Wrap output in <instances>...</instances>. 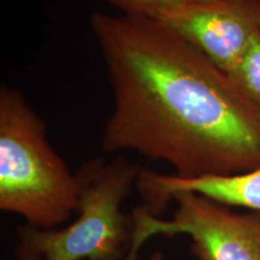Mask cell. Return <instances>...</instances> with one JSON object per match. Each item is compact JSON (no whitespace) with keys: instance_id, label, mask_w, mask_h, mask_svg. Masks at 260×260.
<instances>
[{"instance_id":"obj_1","label":"cell","mask_w":260,"mask_h":260,"mask_svg":"<svg viewBox=\"0 0 260 260\" xmlns=\"http://www.w3.org/2000/svg\"><path fill=\"white\" fill-rule=\"evenodd\" d=\"M113 92L102 147L170 164L176 176L260 167V111L225 71L153 18L90 16Z\"/></svg>"},{"instance_id":"obj_2","label":"cell","mask_w":260,"mask_h":260,"mask_svg":"<svg viewBox=\"0 0 260 260\" xmlns=\"http://www.w3.org/2000/svg\"><path fill=\"white\" fill-rule=\"evenodd\" d=\"M81 186L47 139L45 122L24 94L0 88V210L52 229L77 212Z\"/></svg>"},{"instance_id":"obj_3","label":"cell","mask_w":260,"mask_h":260,"mask_svg":"<svg viewBox=\"0 0 260 260\" xmlns=\"http://www.w3.org/2000/svg\"><path fill=\"white\" fill-rule=\"evenodd\" d=\"M141 171L122 155L83 162L76 172L81 186L76 218L63 228L19 226L16 260L128 259L133 220L122 205L136 188Z\"/></svg>"},{"instance_id":"obj_4","label":"cell","mask_w":260,"mask_h":260,"mask_svg":"<svg viewBox=\"0 0 260 260\" xmlns=\"http://www.w3.org/2000/svg\"><path fill=\"white\" fill-rule=\"evenodd\" d=\"M169 219L155 216L144 205L133 211L132 247L126 260H138L140 251L154 236L187 235L190 252L199 260H260V212H237L204 195L181 191Z\"/></svg>"},{"instance_id":"obj_5","label":"cell","mask_w":260,"mask_h":260,"mask_svg":"<svg viewBox=\"0 0 260 260\" xmlns=\"http://www.w3.org/2000/svg\"><path fill=\"white\" fill-rule=\"evenodd\" d=\"M229 74L260 34V0H191L153 18Z\"/></svg>"},{"instance_id":"obj_6","label":"cell","mask_w":260,"mask_h":260,"mask_svg":"<svg viewBox=\"0 0 260 260\" xmlns=\"http://www.w3.org/2000/svg\"><path fill=\"white\" fill-rule=\"evenodd\" d=\"M136 189L144 199L146 209L155 216H162L181 191H191L232 207H242L260 212V167L234 176H205L184 178L142 169Z\"/></svg>"},{"instance_id":"obj_7","label":"cell","mask_w":260,"mask_h":260,"mask_svg":"<svg viewBox=\"0 0 260 260\" xmlns=\"http://www.w3.org/2000/svg\"><path fill=\"white\" fill-rule=\"evenodd\" d=\"M229 76L260 111V34L253 39Z\"/></svg>"},{"instance_id":"obj_8","label":"cell","mask_w":260,"mask_h":260,"mask_svg":"<svg viewBox=\"0 0 260 260\" xmlns=\"http://www.w3.org/2000/svg\"><path fill=\"white\" fill-rule=\"evenodd\" d=\"M122 12V15L154 18L162 10L191 0H105Z\"/></svg>"},{"instance_id":"obj_9","label":"cell","mask_w":260,"mask_h":260,"mask_svg":"<svg viewBox=\"0 0 260 260\" xmlns=\"http://www.w3.org/2000/svg\"><path fill=\"white\" fill-rule=\"evenodd\" d=\"M147 260H165V258H164V254H162L160 251H157L152 253V254L148 256Z\"/></svg>"}]
</instances>
